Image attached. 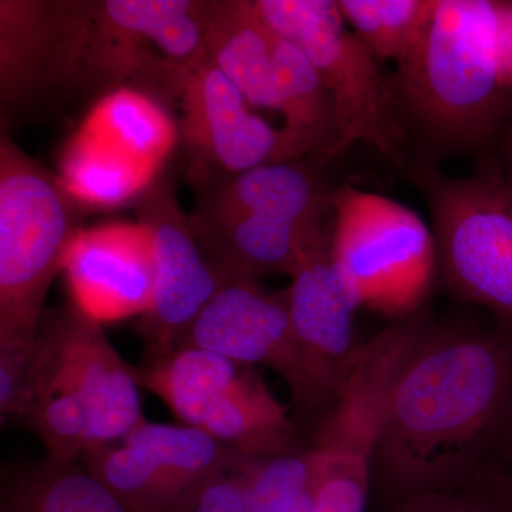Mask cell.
Segmentation results:
<instances>
[{
    "label": "cell",
    "instance_id": "12",
    "mask_svg": "<svg viewBox=\"0 0 512 512\" xmlns=\"http://www.w3.org/2000/svg\"><path fill=\"white\" fill-rule=\"evenodd\" d=\"M332 228L333 220L303 256L285 289L298 359L289 390L299 419L316 424V429L335 406L360 348L353 333V316L360 305L333 261Z\"/></svg>",
    "mask_w": 512,
    "mask_h": 512
},
{
    "label": "cell",
    "instance_id": "19",
    "mask_svg": "<svg viewBox=\"0 0 512 512\" xmlns=\"http://www.w3.org/2000/svg\"><path fill=\"white\" fill-rule=\"evenodd\" d=\"M200 430L251 457L299 451L296 430L286 410L252 366H245L237 379L218 394Z\"/></svg>",
    "mask_w": 512,
    "mask_h": 512
},
{
    "label": "cell",
    "instance_id": "24",
    "mask_svg": "<svg viewBox=\"0 0 512 512\" xmlns=\"http://www.w3.org/2000/svg\"><path fill=\"white\" fill-rule=\"evenodd\" d=\"M0 512H136L93 477L83 464L46 458L8 474Z\"/></svg>",
    "mask_w": 512,
    "mask_h": 512
},
{
    "label": "cell",
    "instance_id": "23",
    "mask_svg": "<svg viewBox=\"0 0 512 512\" xmlns=\"http://www.w3.org/2000/svg\"><path fill=\"white\" fill-rule=\"evenodd\" d=\"M244 367L217 353L184 346L156 362L133 366V376L138 386L160 397L181 423L200 429L215 397Z\"/></svg>",
    "mask_w": 512,
    "mask_h": 512
},
{
    "label": "cell",
    "instance_id": "1",
    "mask_svg": "<svg viewBox=\"0 0 512 512\" xmlns=\"http://www.w3.org/2000/svg\"><path fill=\"white\" fill-rule=\"evenodd\" d=\"M511 437L512 328L430 325L390 392L370 494L484 490Z\"/></svg>",
    "mask_w": 512,
    "mask_h": 512
},
{
    "label": "cell",
    "instance_id": "18",
    "mask_svg": "<svg viewBox=\"0 0 512 512\" xmlns=\"http://www.w3.org/2000/svg\"><path fill=\"white\" fill-rule=\"evenodd\" d=\"M205 43L212 62L249 106L279 110L275 33L259 15L255 0H207Z\"/></svg>",
    "mask_w": 512,
    "mask_h": 512
},
{
    "label": "cell",
    "instance_id": "3",
    "mask_svg": "<svg viewBox=\"0 0 512 512\" xmlns=\"http://www.w3.org/2000/svg\"><path fill=\"white\" fill-rule=\"evenodd\" d=\"M312 158L221 174L188 165V220L222 274L292 276L333 218L332 188Z\"/></svg>",
    "mask_w": 512,
    "mask_h": 512
},
{
    "label": "cell",
    "instance_id": "8",
    "mask_svg": "<svg viewBox=\"0 0 512 512\" xmlns=\"http://www.w3.org/2000/svg\"><path fill=\"white\" fill-rule=\"evenodd\" d=\"M430 325L421 308L360 345L335 406L315 430L313 512L366 511L373 454L390 392Z\"/></svg>",
    "mask_w": 512,
    "mask_h": 512
},
{
    "label": "cell",
    "instance_id": "4",
    "mask_svg": "<svg viewBox=\"0 0 512 512\" xmlns=\"http://www.w3.org/2000/svg\"><path fill=\"white\" fill-rule=\"evenodd\" d=\"M87 210L0 128V343L35 339L47 292Z\"/></svg>",
    "mask_w": 512,
    "mask_h": 512
},
{
    "label": "cell",
    "instance_id": "28",
    "mask_svg": "<svg viewBox=\"0 0 512 512\" xmlns=\"http://www.w3.org/2000/svg\"><path fill=\"white\" fill-rule=\"evenodd\" d=\"M251 458L237 470L225 471L202 485L187 512H247L245 467Z\"/></svg>",
    "mask_w": 512,
    "mask_h": 512
},
{
    "label": "cell",
    "instance_id": "21",
    "mask_svg": "<svg viewBox=\"0 0 512 512\" xmlns=\"http://www.w3.org/2000/svg\"><path fill=\"white\" fill-rule=\"evenodd\" d=\"M160 173L79 127L63 148L57 175L84 207L107 210L138 201Z\"/></svg>",
    "mask_w": 512,
    "mask_h": 512
},
{
    "label": "cell",
    "instance_id": "13",
    "mask_svg": "<svg viewBox=\"0 0 512 512\" xmlns=\"http://www.w3.org/2000/svg\"><path fill=\"white\" fill-rule=\"evenodd\" d=\"M90 0H0V128L69 99Z\"/></svg>",
    "mask_w": 512,
    "mask_h": 512
},
{
    "label": "cell",
    "instance_id": "29",
    "mask_svg": "<svg viewBox=\"0 0 512 512\" xmlns=\"http://www.w3.org/2000/svg\"><path fill=\"white\" fill-rule=\"evenodd\" d=\"M390 512H498L483 490L440 491L409 498Z\"/></svg>",
    "mask_w": 512,
    "mask_h": 512
},
{
    "label": "cell",
    "instance_id": "31",
    "mask_svg": "<svg viewBox=\"0 0 512 512\" xmlns=\"http://www.w3.org/2000/svg\"><path fill=\"white\" fill-rule=\"evenodd\" d=\"M483 491L490 495L498 512H512V437Z\"/></svg>",
    "mask_w": 512,
    "mask_h": 512
},
{
    "label": "cell",
    "instance_id": "17",
    "mask_svg": "<svg viewBox=\"0 0 512 512\" xmlns=\"http://www.w3.org/2000/svg\"><path fill=\"white\" fill-rule=\"evenodd\" d=\"M184 346L245 366L269 367L289 389L295 383L298 359L285 291L268 293L256 279L227 275L178 348Z\"/></svg>",
    "mask_w": 512,
    "mask_h": 512
},
{
    "label": "cell",
    "instance_id": "10",
    "mask_svg": "<svg viewBox=\"0 0 512 512\" xmlns=\"http://www.w3.org/2000/svg\"><path fill=\"white\" fill-rule=\"evenodd\" d=\"M137 387L133 366L114 349L100 322L70 299L46 308L35 336V402L49 396L79 400L89 414V448L107 446L146 420Z\"/></svg>",
    "mask_w": 512,
    "mask_h": 512
},
{
    "label": "cell",
    "instance_id": "26",
    "mask_svg": "<svg viewBox=\"0 0 512 512\" xmlns=\"http://www.w3.org/2000/svg\"><path fill=\"white\" fill-rule=\"evenodd\" d=\"M312 448L282 456L252 457L245 467L247 512H291L311 487Z\"/></svg>",
    "mask_w": 512,
    "mask_h": 512
},
{
    "label": "cell",
    "instance_id": "32",
    "mask_svg": "<svg viewBox=\"0 0 512 512\" xmlns=\"http://www.w3.org/2000/svg\"><path fill=\"white\" fill-rule=\"evenodd\" d=\"M291 512H313L311 487H309L306 494L299 500V503L292 508Z\"/></svg>",
    "mask_w": 512,
    "mask_h": 512
},
{
    "label": "cell",
    "instance_id": "30",
    "mask_svg": "<svg viewBox=\"0 0 512 512\" xmlns=\"http://www.w3.org/2000/svg\"><path fill=\"white\" fill-rule=\"evenodd\" d=\"M497 59L501 79L512 92V0H497Z\"/></svg>",
    "mask_w": 512,
    "mask_h": 512
},
{
    "label": "cell",
    "instance_id": "16",
    "mask_svg": "<svg viewBox=\"0 0 512 512\" xmlns=\"http://www.w3.org/2000/svg\"><path fill=\"white\" fill-rule=\"evenodd\" d=\"M70 301L97 322L144 316L154 293L153 239L147 225L80 229L64 254Z\"/></svg>",
    "mask_w": 512,
    "mask_h": 512
},
{
    "label": "cell",
    "instance_id": "27",
    "mask_svg": "<svg viewBox=\"0 0 512 512\" xmlns=\"http://www.w3.org/2000/svg\"><path fill=\"white\" fill-rule=\"evenodd\" d=\"M36 336V335H35ZM35 403V339L0 343V416L22 424Z\"/></svg>",
    "mask_w": 512,
    "mask_h": 512
},
{
    "label": "cell",
    "instance_id": "14",
    "mask_svg": "<svg viewBox=\"0 0 512 512\" xmlns=\"http://www.w3.org/2000/svg\"><path fill=\"white\" fill-rule=\"evenodd\" d=\"M137 217L153 239L154 293L136 330L146 342L148 362H156L178 348L227 275L201 248L165 167L138 198Z\"/></svg>",
    "mask_w": 512,
    "mask_h": 512
},
{
    "label": "cell",
    "instance_id": "9",
    "mask_svg": "<svg viewBox=\"0 0 512 512\" xmlns=\"http://www.w3.org/2000/svg\"><path fill=\"white\" fill-rule=\"evenodd\" d=\"M332 256L360 306L402 319L423 308L437 269L433 232L399 202L336 188Z\"/></svg>",
    "mask_w": 512,
    "mask_h": 512
},
{
    "label": "cell",
    "instance_id": "33",
    "mask_svg": "<svg viewBox=\"0 0 512 512\" xmlns=\"http://www.w3.org/2000/svg\"><path fill=\"white\" fill-rule=\"evenodd\" d=\"M505 154H507L508 163H510L512 171V128L508 131L507 137H505ZM510 177H512V174Z\"/></svg>",
    "mask_w": 512,
    "mask_h": 512
},
{
    "label": "cell",
    "instance_id": "7",
    "mask_svg": "<svg viewBox=\"0 0 512 512\" xmlns=\"http://www.w3.org/2000/svg\"><path fill=\"white\" fill-rule=\"evenodd\" d=\"M407 174L429 204L444 284L512 328V177L495 168L447 177L423 160Z\"/></svg>",
    "mask_w": 512,
    "mask_h": 512
},
{
    "label": "cell",
    "instance_id": "2",
    "mask_svg": "<svg viewBox=\"0 0 512 512\" xmlns=\"http://www.w3.org/2000/svg\"><path fill=\"white\" fill-rule=\"evenodd\" d=\"M497 0H437L412 55L389 73L423 161L483 153L512 114L497 59Z\"/></svg>",
    "mask_w": 512,
    "mask_h": 512
},
{
    "label": "cell",
    "instance_id": "5",
    "mask_svg": "<svg viewBox=\"0 0 512 512\" xmlns=\"http://www.w3.org/2000/svg\"><path fill=\"white\" fill-rule=\"evenodd\" d=\"M207 0H90L82 60L69 99L123 87L177 107L185 74L207 55Z\"/></svg>",
    "mask_w": 512,
    "mask_h": 512
},
{
    "label": "cell",
    "instance_id": "11",
    "mask_svg": "<svg viewBox=\"0 0 512 512\" xmlns=\"http://www.w3.org/2000/svg\"><path fill=\"white\" fill-rule=\"evenodd\" d=\"M248 457L197 427L143 420L126 439L89 448L80 460L133 511L187 512L202 485Z\"/></svg>",
    "mask_w": 512,
    "mask_h": 512
},
{
    "label": "cell",
    "instance_id": "25",
    "mask_svg": "<svg viewBox=\"0 0 512 512\" xmlns=\"http://www.w3.org/2000/svg\"><path fill=\"white\" fill-rule=\"evenodd\" d=\"M340 13L380 63L399 66L423 39L437 0H338Z\"/></svg>",
    "mask_w": 512,
    "mask_h": 512
},
{
    "label": "cell",
    "instance_id": "15",
    "mask_svg": "<svg viewBox=\"0 0 512 512\" xmlns=\"http://www.w3.org/2000/svg\"><path fill=\"white\" fill-rule=\"evenodd\" d=\"M177 107L178 130L190 164L221 174L309 158L284 128L256 116L244 94L210 55L185 74Z\"/></svg>",
    "mask_w": 512,
    "mask_h": 512
},
{
    "label": "cell",
    "instance_id": "6",
    "mask_svg": "<svg viewBox=\"0 0 512 512\" xmlns=\"http://www.w3.org/2000/svg\"><path fill=\"white\" fill-rule=\"evenodd\" d=\"M272 32L308 57L335 101L339 157L365 143L406 165L410 137L389 73L343 19L338 0H255Z\"/></svg>",
    "mask_w": 512,
    "mask_h": 512
},
{
    "label": "cell",
    "instance_id": "22",
    "mask_svg": "<svg viewBox=\"0 0 512 512\" xmlns=\"http://www.w3.org/2000/svg\"><path fill=\"white\" fill-rule=\"evenodd\" d=\"M141 163L163 170L165 161L180 143L178 121L161 101L123 87L94 101L80 124Z\"/></svg>",
    "mask_w": 512,
    "mask_h": 512
},
{
    "label": "cell",
    "instance_id": "20",
    "mask_svg": "<svg viewBox=\"0 0 512 512\" xmlns=\"http://www.w3.org/2000/svg\"><path fill=\"white\" fill-rule=\"evenodd\" d=\"M274 63L282 128L325 167L338 160L340 131L335 101L315 66L301 50L275 33Z\"/></svg>",
    "mask_w": 512,
    "mask_h": 512
}]
</instances>
